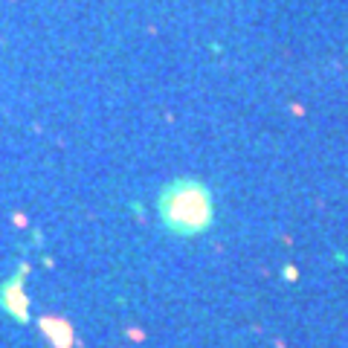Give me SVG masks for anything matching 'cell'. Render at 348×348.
<instances>
[{
	"instance_id": "1",
	"label": "cell",
	"mask_w": 348,
	"mask_h": 348,
	"mask_svg": "<svg viewBox=\"0 0 348 348\" xmlns=\"http://www.w3.org/2000/svg\"><path fill=\"white\" fill-rule=\"evenodd\" d=\"M215 218L212 192L203 183L180 180L160 195V224L177 235H197Z\"/></svg>"
}]
</instances>
